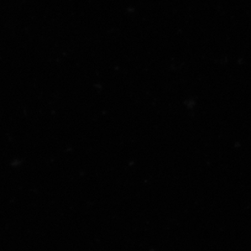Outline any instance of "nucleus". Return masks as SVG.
<instances>
[]
</instances>
